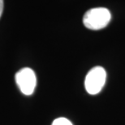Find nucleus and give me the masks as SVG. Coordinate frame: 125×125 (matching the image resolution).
I'll list each match as a JSON object with an SVG mask.
<instances>
[{
  "label": "nucleus",
  "instance_id": "1",
  "mask_svg": "<svg viewBox=\"0 0 125 125\" xmlns=\"http://www.w3.org/2000/svg\"><path fill=\"white\" fill-rule=\"evenodd\" d=\"M111 20V14L107 8L95 7L85 12L83 17V23L91 30H100L106 28Z\"/></svg>",
  "mask_w": 125,
  "mask_h": 125
},
{
  "label": "nucleus",
  "instance_id": "2",
  "mask_svg": "<svg viewBox=\"0 0 125 125\" xmlns=\"http://www.w3.org/2000/svg\"><path fill=\"white\" fill-rule=\"evenodd\" d=\"M106 73L101 66H95L87 73L84 80V86L89 94H97L103 88L106 83Z\"/></svg>",
  "mask_w": 125,
  "mask_h": 125
},
{
  "label": "nucleus",
  "instance_id": "3",
  "mask_svg": "<svg viewBox=\"0 0 125 125\" xmlns=\"http://www.w3.org/2000/svg\"><path fill=\"white\" fill-rule=\"evenodd\" d=\"M15 82L24 94L31 95L37 84L35 73L30 68L21 69L15 74Z\"/></svg>",
  "mask_w": 125,
  "mask_h": 125
},
{
  "label": "nucleus",
  "instance_id": "4",
  "mask_svg": "<svg viewBox=\"0 0 125 125\" xmlns=\"http://www.w3.org/2000/svg\"><path fill=\"white\" fill-rule=\"evenodd\" d=\"M51 125H72L70 120H68V119L61 117V118L55 119Z\"/></svg>",
  "mask_w": 125,
  "mask_h": 125
},
{
  "label": "nucleus",
  "instance_id": "5",
  "mask_svg": "<svg viewBox=\"0 0 125 125\" xmlns=\"http://www.w3.org/2000/svg\"><path fill=\"white\" fill-rule=\"evenodd\" d=\"M2 10H3V0H0V18L2 16Z\"/></svg>",
  "mask_w": 125,
  "mask_h": 125
}]
</instances>
